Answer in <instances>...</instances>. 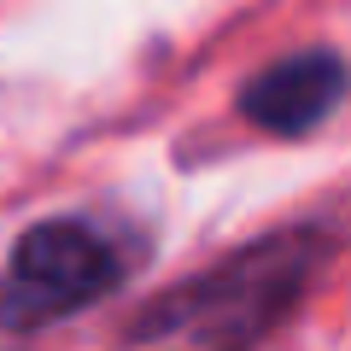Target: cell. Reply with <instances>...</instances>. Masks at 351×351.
<instances>
[{
  "instance_id": "3957f363",
  "label": "cell",
  "mask_w": 351,
  "mask_h": 351,
  "mask_svg": "<svg viewBox=\"0 0 351 351\" xmlns=\"http://www.w3.org/2000/svg\"><path fill=\"white\" fill-rule=\"evenodd\" d=\"M346 94V64L328 47H304L287 59L263 64L246 88H240V117L263 135H311L328 123V112Z\"/></svg>"
},
{
  "instance_id": "6da1fadb",
  "label": "cell",
  "mask_w": 351,
  "mask_h": 351,
  "mask_svg": "<svg viewBox=\"0 0 351 351\" xmlns=\"http://www.w3.org/2000/svg\"><path fill=\"white\" fill-rule=\"evenodd\" d=\"M328 263L322 228H281L252 246L228 252L205 276L176 281L164 299L129 322L135 346H193V351H252L269 339L299 299L311 293L316 269Z\"/></svg>"
},
{
  "instance_id": "7a4b0ae2",
  "label": "cell",
  "mask_w": 351,
  "mask_h": 351,
  "mask_svg": "<svg viewBox=\"0 0 351 351\" xmlns=\"http://www.w3.org/2000/svg\"><path fill=\"white\" fill-rule=\"evenodd\" d=\"M129 276V258L100 223L88 217H47L24 228L0 269V334H36L64 316L88 311L94 299Z\"/></svg>"
}]
</instances>
